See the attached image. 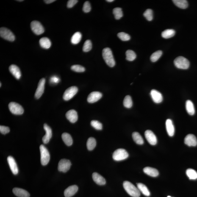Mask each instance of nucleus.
<instances>
[{"mask_svg": "<svg viewBox=\"0 0 197 197\" xmlns=\"http://www.w3.org/2000/svg\"><path fill=\"white\" fill-rule=\"evenodd\" d=\"M91 7L90 2L88 1H85L83 6V10L84 12L88 13L91 10Z\"/></svg>", "mask_w": 197, "mask_h": 197, "instance_id": "nucleus-44", "label": "nucleus"}, {"mask_svg": "<svg viewBox=\"0 0 197 197\" xmlns=\"http://www.w3.org/2000/svg\"><path fill=\"white\" fill-rule=\"evenodd\" d=\"M45 78H42L39 81L38 87L35 93V97L37 99L40 98L43 94L45 89Z\"/></svg>", "mask_w": 197, "mask_h": 197, "instance_id": "nucleus-11", "label": "nucleus"}, {"mask_svg": "<svg viewBox=\"0 0 197 197\" xmlns=\"http://www.w3.org/2000/svg\"><path fill=\"white\" fill-rule=\"evenodd\" d=\"M45 1V3H46V4H50L51 3L54 2V1H56L55 0H46V1Z\"/></svg>", "mask_w": 197, "mask_h": 197, "instance_id": "nucleus-48", "label": "nucleus"}, {"mask_svg": "<svg viewBox=\"0 0 197 197\" xmlns=\"http://www.w3.org/2000/svg\"><path fill=\"white\" fill-rule=\"evenodd\" d=\"M1 83H0V85H0V87H1Z\"/></svg>", "mask_w": 197, "mask_h": 197, "instance_id": "nucleus-51", "label": "nucleus"}, {"mask_svg": "<svg viewBox=\"0 0 197 197\" xmlns=\"http://www.w3.org/2000/svg\"><path fill=\"white\" fill-rule=\"evenodd\" d=\"M71 165V162L69 160L65 159H62L59 162L58 169L59 172L66 173L70 170Z\"/></svg>", "mask_w": 197, "mask_h": 197, "instance_id": "nucleus-9", "label": "nucleus"}, {"mask_svg": "<svg viewBox=\"0 0 197 197\" xmlns=\"http://www.w3.org/2000/svg\"><path fill=\"white\" fill-rule=\"evenodd\" d=\"M96 141L93 137H90L87 140V146L89 151H91L95 148L96 146Z\"/></svg>", "mask_w": 197, "mask_h": 197, "instance_id": "nucleus-33", "label": "nucleus"}, {"mask_svg": "<svg viewBox=\"0 0 197 197\" xmlns=\"http://www.w3.org/2000/svg\"><path fill=\"white\" fill-rule=\"evenodd\" d=\"M175 34V31L174 30L168 29L162 32V37L165 39H168L174 36Z\"/></svg>", "mask_w": 197, "mask_h": 197, "instance_id": "nucleus-31", "label": "nucleus"}, {"mask_svg": "<svg viewBox=\"0 0 197 197\" xmlns=\"http://www.w3.org/2000/svg\"><path fill=\"white\" fill-rule=\"evenodd\" d=\"M123 187L127 192L133 197H139L140 196V192L138 188L128 181H125L123 183Z\"/></svg>", "mask_w": 197, "mask_h": 197, "instance_id": "nucleus-1", "label": "nucleus"}, {"mask_svg": "<svg viewBox=\"0 0 197 197\" xmlns=\"http://www.w3.org/2000/svg\"><path fill=\"white\" fill-rule=\"evenodd\" d=\"M30 26L33 32L37 35H41L44 32V29L40 22L33 21L31 23Z\"/></svg>", "mask_w": 197, "mask_h": 197, "instance_id": "nucleus-7", "label": "nucleus"}, {"mask_svg": "<svg viewBox=\"0 0 197 197\" xmlns=\"http://www.w3.org/2000/svg\"><path fill=\"white\" fill-rule=\"evenodd\" d=\"M66 117L71 122H76L78 120L77 112L74 109H71L67 112Z\"/></svg>", "mask_w": 197, "mask_h": 197, "instance_id": "nucleus-18", "label": "nucleus"}, {"mask_svg": "<svg viewBox=\"0 0 197 197\" xmlns=\"http://www.w3.org/2000/svg\"><path fill=\"white\" fill-rule=\"evenodd\" d=\"M126 60L130 62L134 61L136 58V54L132 50H127L126 51Z\"/></svg>", "mask_w": 197, "mask_h": 197, "instance_id": "nucleus-35", "label": "nucleus"}, {"mask_svg": "<svg viewBox=\"0 0 197 197\" xmlns=\"http://www.w3.org/2000/svg\"><path fill=\"white\" fill-rule=\"evenodd\" d=\"M43 128L46 132V134L43 138L42 140L44 143L47 144L49 142L52 137V131L51 128L46 123L44 125Z\"/></svg>", "mask_w": 197, "mask_h": 197, "instance_id": "nucleus-15", "label": "nucleus"}, {"mask_svg": "<svg viewBox=\"0 0 197 197\" xmlns=\"http://www.w3.org/2000/svg\"><path fill=\"white\" fill-rule=\"evenodd\" d=\"M78 90L76 86H72L66 90L64 93L63 99L65 101H68L71 99L77 93Z\"/></svg>", "mask_w": 197, "mask_h": 197, "instance_id": "nucleus-10", "label": "nucleus"}, {"mask_svg": "<svg viewBox=\"0 0 197 197\" xmlns=\"http://www.w3.org/2000/svg\"><path fill=\"white\" fill-rule=\"evenodd\" d=\"M113 13L115 19L118 20L122 17L123 14L122 9L120 7H116L113 10Z\"/></svg>", "mask_w": 197, "mask_h": 197, "instance_id": "nucleus-37", "label": "nucleus"}, {"mask_svg": "<svg viewBox=\"0 0 197 197\" xmlns=\"http://www.w3.org/2000/svg\"><path fill=\"white\" fill-rule=\"evenodd\" d=\"M145 138L150 144L155 145L157 143V138L156 136L152 131L147 130L145 133Z\"/></svg>", "mask_w": 197, "mask_h": 197, "instance_id": "nucleus-12", "label": "nucleus"}, {"mask_svg": "<svg viewBox=\"0 0 197 197\" xmlns=\"http://www.w3.org/2000/svg\"><path fill=\"white\" fill-rule=\"evenodd\" d=\"M78 187L76 185L70 186L66 189L64 192V195L65 197H71L74 195L77 191Z\"/></svg>", "mask_w": 197, "mask_h": 197, "instance_id": "nucleus-20", "label": "nucleus"}, {"mask_svg": "<svg viewBox=\"0 0 197 197\" xmlns=\"http://www.w3.org/2000/svg\"><path fill=\"white\" fill-rule=\"evenodd\" d=\"M91 125L93 128H94L96 130H101L102 129V124L97 120H92L91 122Z\"/></svg>", "mask_w": 197, "mask_h": 197, "instance_id": "nucleus-42", "label": "nucleus"}, {"mask_svg": "<svg viewBox=\"0 0 197 197\" xmlns=\"http://www.w3.org/2000/svg\"><path fill=\"white\" fill-rule=\"evenodd\" d=\"M150 94L153 101L156 104H159L163 101V97L162 93L157 91L152 90Z\"/></svg>", "mask_w": 197, "mask_h": 197, "instance_id": "nucleus-17", "label": "nucleus"}, {"mask_svg": "<svg viewBox=\"0 0 197 197\" xmlns=\"http://www.w3.org/2000/svg\"><path fill=\"white\" fill-rule=\"evenodd\" d=\"M82 37V35L80 32H77L75 33L72 37L71 39V43L73 44H77L81 41Z\"/></svg>", "mask_w": 197, "mask_h": 197, "instance_id": "nucleus-32", "label": "nucleus"}, {"mask_svg": "<svg viewBox=\"0 0 197 197\" xmlns=\"http://www.w3.org/2000/svg\"><path fill=\"white\" fill-rule=\"evenodd\" d=\"M166 127L167 133L170 137H172L175 134V127L173 122L170 119L167 120L166 121Z\"/></svg>", "mask_w": 197, "mask_h": 197, "instance_id": "nucleus-21", "label": "nucleus"}, {"mask_svg": "<svg viewBox=\"0 0 197 197\" xmlns=\"http://www.w3.org/2000/svg\"><path fill=\"white\" fill-rule=\"evenodd\" d=\"M186 174L190 180L197 179V172L195 170L192 169H188L186 170Z\"/></svg>", "mask_w": 197, "mask_h": 197, "instance_id": "nucleus-34", "label": "nucleus"}, {"mask_svg": "<svg viewBox=\"0 0 197 197\" xmlns=\"http://www.w3.org/2000/svg\"><path fill=\"white\" fill-rule=\"evenodd\" d=\"M23 1V0H21V1Z\"/></svg>", "mask_w": 197, "mask_h": 197, "instance_id": "nucleus-50", "label": "nucleus"}, {"mask_svg": "<svg viewBox=\"0 0 197 197\" xmlns=\"http://www.w3.org/2000/svg\"><path fill=\"white\" fill-rule=\"evenodd\" d=\"M41 153V162L43 166L47 165L50 161V155L47 149L43 145L40 146Z\"/></svg>", "mask_w": 197, "mask_h": 197, "instance_id": "nucleus-4", "label": "nucleus"}, {"mask_svg": "<svg viewBox=\"0 0 197 197\" xmlns=\"http://www.w3.org/2000/svg\"><path fill=\"white\" fill-rule=\"evenodd\" d=\"M185 107L188 113L190 115H193L195 113V109L193 103L190 100H187L186 102Z\"/></svg>", "mask_w": 197, "mask_h": 197, "instance_id": "nucleus-26", "label": "nucleus"}, {"mask_svg": "<svg viewBox=\"0 0 197 197\" xmlns=\"http://www.w3.org/2000/svg\"><path fill=\"white\" fill-rule=\"evenodd\" d=\"M13 193L19 197H29L30 195L29 192L23 189L15 188L12 190Z\"/></svg>", "mask_w": 197, "mask_h": 197, "instance_id": "nucleus-23", "label": "nucleus"}, {"mask_svg": "<svg viewBox=\"0 0 197 197\" xmlns=\"http://www.w3.org/2000/svg\"><path fill=\"white\" fill-rule=\"evenodd\" d=\"M133 139L136 143L138 145H142L144 143V141L141 135L138 133L135 132L132 134Z\"/></svg>", "mask_w": 197, "mask_h": 197, "instance_id": "nucleus-30", "label": "nucleus"}, {"mask_svg": "<svg viewBox=\"0 0 197 197\" xmlns=\"http://www.w3.org/2000/svg\"><path fill=\"white\" fill-rule=\"evenodd\" d=\"M39 43L42 48L45 49H48L51 47V42L49 39L47 37H43L40 39Z\"/></svg>", "mask_w": 197, "mask_h": 197, "instance_id": "nucleus-25", "label": "nucleus"}, {"mask_svg": "<svg viewBox=\"0 0 197 197\" xmlns=\"http://www.w3.org/2000/svg\"><path fill=\"white\" fill-rule=\"evenodd\" d=\"M184 143L189 146H195L197 145V140L193 134H189L184 139Z\"/></svg>", "mask_w": 197, "mask_h": 197, "instance_id": "nucleus-14", "label": "nucleus"}, {"mask_svg": "<svg viewBox=\"0 0 197 197\" xmlns=\"http://www.w3.org/2000/svg\"><path fill=\"white\" fill-rule=\"evenodd\" d=\"M175 5L181 9L187 8L188 6V2L186 0H173Z\"/></svg>", "mask_w": 197, "mask_h": 197, "instance_id": "nucleus-28", "label": "nucleus"}, {"mask_svg": "<svg viewBox=\"0 0 197 197\" xmlns=\"http://www.w3.org/2000/svg\"><path fill=\"white\" fill-rule=\"evenodd\" d=\"M123 105L127 108H130L133 106V101L131 97L127 95L124 98L123 102Z\"/></svg>", "mask_w": 197, "mask_h": 197, "instance_id": "nucleus-36", "label": "nucleus"}, {"mask_svg": "<svg viewBox=\"0 0 197 197\" xmlns=\"http://www.w3.org/2000/svg\"><path fill=\"white\" fill-rule=\"evenodd\" d=\"M7 160L10 169L12 173L14 175H16L18 173V168L14 159L12 156H9L7 157Z\"/></svg>", "mask_w": 197, "mask_h": 197, "instance_id": "nucleus-16", "label": "nucleus"}, {"mask_svg": "<svg viewBox=\"0 0 197 197\" xmlns=\"http://www.w3.org/2000/svg\"><path fill=\"white\" fill-rule=\"evenodd\" d=\"M71 69L73 71L77 72H83L85 71V68L82 66L79 65H75L72 66Z\"/></svg>", "mask_w": 197, "mask_h": 197, "instance_id": "nucleus-43", "label": "nucleus"}, {"mask_svg": "<svg viewBox=\"0 0 197 197\" xmlns=\"http://www.w3.org/2000/svg\"><path fill=\"white\" fill-rule=\"evenodd\" d=\"M162 54L161 51H158L153 53L151 56V60L152 62H156L159 60Z\"/></svg>", "mask_w": 197, "mask_h": 197, "instance_id": "nucleus-38", "label": "nucleus"}, {"mask_svg": "<svg viewBox=\"0 0 197 197\" xmlns=\"http://www.w3.org/2000/svg\"><path fill=\"white\" fill-rule=\"evenodd\" d=\"M118 38L122 41H128L130 40L131 37L129 34L124 32H120L118 34Z\"/></svg>", "mask_w": 197, "mask_h": 197, "instance_id": "nucleus-41", "label": "nucleus"}, {"mask_svg": "<svg viewBox=\"0 0 197 197\" xmlns=\"http://www.w3.org/2000/svg\"><path fill=\"white\" fill-rule=\"evenodd\" d=\"M60 79L59 77L56 76H54L52 77L50 79V83L51 84H57L60 82Z\"/></svg>", "mask_w": 197, "mask_h": 197, "instance_id": "nucleus-46", "label": "nucleus"}, {"mask_svg": "<svg viewBox=\"0 0 197 197\" xmlns=\"http://www.w3.org/2000/svg\"><path fill=\"white\" fill-rule=\"evenodd\" d=\"M143 15L148 21H151L153 19V12L151 9H148L145 11Z\"/></svg>", "mask_w": 197, "mask_h": 197, "instance_id": "nucleus-40", "label": "nucleus"}, {"mask_svg": "<svg viewBox=\"0 0 197 197\" xmlns=\"http://www.w3.org/2000/svg\"><path fill=\"white\" fill-rule=\"evenodd\" d=\"M0 35L2 38L9 41H14L15 40L13 33L7 28L2 27L0 29Z\"/></svg>", "mask_w": 197, "mask_h": 197, "instance_id": "nucleus-6", "label": "nucleus"}, {"mask_svg": "<svg viewBox=\"0 0 197 197\" xmlns=\"http://www.w3.org/2000/svg\"><path fill=\"white\" fill-rule=\"evenodd\" d=\"M10 129L8 127L1 126H0V132L1 134H6L10 132Z\"/></svg>", "mask_w": 197, "mask_h": 197, "instance_id": "nucleus-45", "label": "nucleus"}, {"mask_svg": "<svg viewBox=\"0 0 197 197\" xmlns=\"http://www.w3.org/2000/svg\"><path fill=\"white\" fill-rule=\"evenodd\" d=\"M137 188L140 192H142V193L145 196H149L150 195V192L148 190V188L146 186L143 184L139 183L137 184Z\"/></svg>", "mask_w": 197, "mask_h": 197, "instance_id": "nucleus-29", "label": "nucleus"}, {"mask_svg": "<svg viewBox=\"0 0 197 197\" xmlns=\"http://www.w3.org/2000/svg\"><path fill=\"white\" fill-rule=\"evenodd\" d=\"M129 157L127 151L123 148H119L115 151L112 155V158L114 160L120 161L127 159Z\"/></svg>", "mask_w": 197, "mask_h": 197, "instance_id": "nucleus-5", "label": "nucleus"}, {"mask_svg": "<svg viewBox=\"0 0 197 197\" xmlns=\"http://www.w3.org/2000/svg\"><path fill=\"white\" fill-rule=\"evenodd\" d=\"M102 96V93L99 92H92L88 97V102L91 103V104L96 102L101 99Z\"/></svg>", "mask_w": 197, "mask_h": 197, "instance_id": "nucleus-13", "label": "nucleus"}, {"mask_svg": "<svg viewBox=\"0 0 197 197\" xmlns=\"http://www.w3.org/2000/svg\"><path fill=\"white\" fill-rule=\"evenodd\" d=\"M92 48V43L91 41L90 40L86 41L83 46V51L85 52H88L91 50Z\"/></svg>", "mask_w": 197, "mask_h": 197, "instance_id": "nucleus-39", "label": "nucleus"}, {"mask_svg": "<svg viewBox=\"0 0 197 197\" xmlns=\"http://www.w3.org/2000/svg\"><path fill=\"white\" fill-rule=\"evenodd\" d=\"M102 56L105 62L110 67L114 66L115 62L112 51L110 48H104L102 51Z\"/></svg>", "mask_w": 197, "mask_h": 197, "instance_id": "nucleus-2", "label": "nucleus"}, {"mask_svg": "<svg viewBox=\"0 0 197 197\" xmlns=\"http://www.w3.org/2000/svg\"><path fill=\"white\" fill-rule=\"evenodd\" d=\"M167 197H172L170 196H167Z\"/></svg>", "mask_w": 197, "mask_h": 197, "instance_id": "nucleus-52", "label": "nucleus"}, {"mask_svg": "<svg viewBox=\"0 0 197 197\" xmlns=\"http://www.w3.org/2000/svg\"><path fill=\"white\" fill-rule=\"evenodd\" d=\"M77 0H70L67 3V6L68 8L73 7L78 2Z\"/></svg>", "mask_w": 197, "mask_h": 197, "instance_id": "nucleus-47", "label": "nucleus"}, {"mask_svg": "<svg viewBox=\"0 0 197 197\" xmlns=\"http://www.w3.org/2000/svg\"><path fill=\"white\" fill-rule=\"evenodd\" d=\"M9 69L10 73L17 79L19 80L20 79L21 76V73L18 67L16 65H12L9 67Z\"/></svg>", "mask_w": 197, "mask_h": 197, "instance_id": "nucleus-19", "label": "nucleus"}, {"mask_svg": "<svg viewBox=\"0 0 197 197\" xmlns=\"http://www.w3.org/2000/svg\"><path fill=\"white\" fill-rule=\"evenodd\" d=\"M9 108L10 112L14 114L21 115L24 112L22 107L17 103H10L9 104Z\"/></svg>", "mask_w": 197, "mask_h": 197, "instance_id": "nucleus-8", "label": "nucleus"}, {"mask_svg": "<svg viewBox=\"0 0 197 197\" xmlns=\"http://www.w3.org/2000/svg\"><path fill=\"white\" fill-rule=\"evenodd\" d=\"M106 1L109 2H112V1H114V0H107V1Z\"/></svg>", "mask_w": 197, "mask_h": 197, "instance_id": "nucleus-49", "label": "nucleus"}, {"mask_svg": "<svg viewBox=\"0 0 197 197\" xmlns=\"http://www.w3.org/2000/svg\"><path fill=\"white\" fill-rule=\"evenodd\" d=\"M62 138L67 146H70L72 145V138L69 134L66 133H64L62 135Z\"/></svg>", "mask_w": 197, "mask_h": 197, "instance_id": "nucleus-27", "label": "nucleus"}, {"mask_svg": "<svg viewBox=\"0 0 197 197\" xmlns=\"http://www.w3.org/2000/svg\"><path fill=\"white\" fill-rule=\"evenodd\" d=\"M92 177L93 181L98 185H103L106 184L105 179L98 173L96 172L93 173Z\"/></svg>", "mask_w": 197, "mask_h": 197, "instance_id": "nucleus-22", "label": "nucleus"}, {"mask_svg": "<svg viewBox=\"0 0 197 197\" xmlns=\"http://www.w3.org/2000/svg\"><path fill=\"white\" fill-rule=\"evenodd\" d=\"M143 171L146 174L153 177H156L159 175V171L151 167H145L143 169Z\"/></svg>", "mask_w": 197, "mask_h": 197, "instance_id": "nucleus-24", "label": "nucleus"}, {"mask_svg": "<svg viewBox=\"0 0 197 197\" xmlns=\"http://www.w3.org/2000/svg\"><path fill=\"white\" fill-rule=\"evenodd\" d=\"M174 63L177 68L180 69H187L190 65V62L188 60L183 56L177 57L174 61Z\"/></svg>", "mask_w": 197, "mask_h": 197, "instance_id": "nucleus-3", "label": "nucleus"}]
</instances>
